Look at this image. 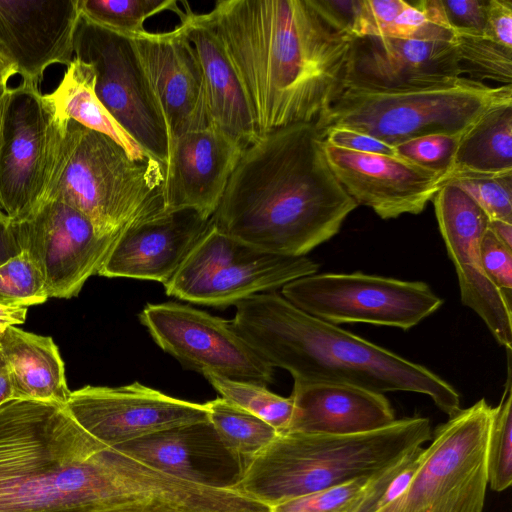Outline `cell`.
Instances as JSON below:
<instances>
[{"label": "cell", "mask_w": 512, "mask_h": 512, "mask_svg": "<svg viewBox=\"0 0 512 512\" xmlns=\"http://www.w3.org/2000/svg\"><path fill=\"white\" fill-rule=\"evenodd\" d=\"M509 104L512 85L466 77L408 90L346 88L314 124L322 138L331 129L347 128L394 147L429 134L463 135L485 114Z\"/></svg>", "instance_id": "52a82bcc"}, {"label": "cell", "mask_w": 512, "mask_h": 512, "mask_svg": "<svg viewBox=\"0 0 512 512\" xmlns=\"http://www.w3.org/2000/svg\"><path fill=\"white\" fill-rule=\"evenodd\" d=\"M21 251L40 268L49 298L76 296L99 270L118 235L102 236L74 207L44 200L22 221L11 223Z\"/></svg>", "instance_id": "5bb4252c"}, {"label": "cell", "mask_w": 512, "mask_h": 512, "mask_svg": "<svg viewBox=\"0 0 512 512\" xmlns=\"http://www.w3.org/2000/svg\"><path fill=\"white\" fill-rule=\"evenodd\" d=\"M210 223L190 209L133 223L119 234L98 275L165 284Z\"/></svg>", "instance_id": "7402d4cb"}, {"label": "cell", "mask_w": 512, "mask_h": 512, "mask_svg": "<svg viewBox=\"0 0 512 512\" xmlns=\"http://www.w3.org/2000/svg\"><path fill=\"white\" fill-rule=\"evenodd\" d=\"M492 409L480 399L438 426L405 490L377 512H483Z\"/></svg>", "instance_id": "ba28073f"}, {"label": "cell", "mask_w": 512, "mask_h": 512, "mask_svg": "<svg viewBox=\"0 0 512 512\" xmlns=\"http://www.w3.org/2000/svg\"><path fill=\"white\" fill-rule=\"evenodd\" d=\"M166 168L135 160L110 137L69 120L64 123L46 199L84 214L102 236L166 213Z\"/></svg>", "instance_id": "8992f818"}, {"label": "cell", "mask_w": 512, "mask_h": 512, "mask_svg": "<svg viewBox=\"0 0 512 512\" xmlns=\"http://www.w3.org/2000/svg\"><path fill=\"white\" fill-rule=\"evenodd\" d=\"M357 206L331 170L315 124L300 123L244 149L212 220L246 244L303 257L335 236Z\"/></svg>", "instance_id": "7a4b0ae2"}, {"label": "cell", "mask_w": 512, "mask_h": 512, "mask_svg": "<svg viewBox=\"0 0 512 512\" xmlns=\"http://www.w3.org/2000/svg\"><path fill=\"white\" fill-rule=\"evenodd\" d=\"M190 428L151 434L114 448L169 475L193 482H205L202 473L191 461L187 445V432Z\"/></svg>", "instance_id": "f1b7e54d"}, {"label": "cell", "mask_w": 512, "mask_h": 512, "mask_svg": "<svg viewBox=\"0 0 512 512\" xmlns=\"http://www.w3.org/2000/svg\"><path fill=\"white\" fill-rule=\"evenodd\" d=\"M422 450V446L413 448L396 463L370 477L356 512H377L395 500L410 482Z\"/></svg>", "instance_id": "e575fe53"}, {"label": "cell", "mask_w": 512, "mask_h": 512, "mask_svg": "<svg viewBox=\"0 0 512 512\" xmlns=\"http://www.w3.org/2000/svg\"><path fill=\"white\" fill-rule=\"evenodd\" d=\"M109 446L64 404L0 405V512H102Z\"/></svg>", "instance_id": "277c9868"}, {"label": "cell", "mask_w": 512, "mask_h": 512, "mask_svg": "<svg viewBox=\"0 0 512 512\" xmlns=\"http://www.w3.org/2000/svg\"><path fill=\"white\" fill-rule=\"evenodd\" d=\"M328 164L350 197L381 219L419 214L446 178L398 156L361 153L324 142Z\"/></svg>", "instance_id": "ac0fdd59"}, {"label": "cell", "mask_w": 512, "mask_h": 512, "mask_svg": "<svg viewBox=\"0 0 512 512\" xmlns=\"http://www.w3.org/2000/svg\"><path fill=\"white\" fill-rule=\"evenodd\" d=\"M444 18L453 31L485 35L488 0H439Z\"/></svg>", "instance_id": "60d3db41"}, {"label": "cell", "mask_w": 512, "mask_h": 512, "mask_svg": "<svg viewBox=\"0 0 512 512\" xmlns=\"http://www.w3.org/2000/svg\"><path fill=\"white\" fill-rule=\"evenodd\" d=\"M448 182H452L469 195L489 220L512 223V174L460 177Z\"/></svg>", "instance_id": "8d00e7d4"}, {"label": "cell", "mask_w": 512, "mask_h": 512, "mask_svg": "<svg viewBox=\"0 0 512 512\" xmlns=\"http://www.w3.org/2000/svg\"><path fill=\"white\" fill-rule=\"evenodd\" d=\"M512 174V104L493 109L460 139L447 182Z\"/></svg>", "instance_id": "4316f807"}, {"label": "cell", "mask_w": 512, "mask_h": 512, "mask_svg": "<svg viewBox=\"0 0 512 512\" xmlns=\"http://www.w3.org/2000/svg\"><path fill=\"white\" fill-rule=\"evenodd\" d=\"M0 350L6 362L14 399L66 404L65 366L50 336L8 326L0 331Z\"/></svg>", "instance_id": "d4e9b609"}, {"label": "cell", "mask_w": 512, "mask_h": 512, "mask_svg": "<svg viewBox=\"0 0 512 512\" xmlns=\"http://www.w3.org/2000/svg\"><path fill=\"white\" fill-rule=\"evenodd\" d=\"M178 16L180 27L192 44L201 68L210 124L246 148L259 135L237 75L224 48L205 19L186 2Z\"/></svg>", "instance_id": "cb8c5ba5"}, {"label": "cell", "mask_w": 512, "mask_h": 512, "mask_svg": "<svg viewBox=\"0 0 512 512\" xmlns=\"http://www.w3.org/2000/svg\"><path fill=\"white\" fill-rule=\"evenodd\" d=\"M205 405L212 430L241 469L279 434L270 424L222 397Z\"/></svg>", "instance_id": "83f0119b"}, {"label": "cell", "mask_w": 512, "mask_h": 512, "mask_svg": "<svg viewBox=\"0 0 512 512\" xmlns=\"http://www.w3.org/2000/svg\"><path fill=\"white\" fill-rule=\"evenodd\" d=\"M79 17L77 0H0V61L39 85L49 66L73 60Z\"/></svg>", "instance_id": "d6986e66"}, {"label": "cell", "mask_w": 512, "mask_h": 512, "mask_svg": "<svg viewBox=\"0 0 512 512\" xmlns=\"http://www.w3.org/2000/svg\"><path fill=\"white\" fill-rule=\"evenodd\" d=\"M10 87L8 85L0 87V134L2 128V120L6 102L9 96Z\"/></svg>", "instance_id": "f907efd6"}, {"label": "cell", "mask_w": 512, "mask_h": 512, "mask_svg": "<svg viewBox=\"0 0 512 512\" xmlns=\"http://www.w3.org/2000/svg\"><path fill=\"white\" fill-rule=\"evenodd\" d=\"M76 422L97 440L118 447L145 436L209 424L204 404L178 399L134 382L84 386L65 404Z\"/></svg>", "instance_id": "9a60e30c"}, {"label": "cell", "mask_w": 512, "mask_h": 512, "mask_svg": "<svg viewBox=\"0 0 512 512\" xmlns=\"http://www.w3.org/2000/svg\"><path fill=\"white\" fill-rule=\"evenodd\" d=\"M14 399L13 387L6 362L0 350V405Z\"/></svg>", "instance_id": "c3c4849f"}, {"label": "cell", "mask_w": 512, "mask_h": 512, "mask_svg": "<svg viewBox=\"0 0 512 512\" xmlns=\"http://www.w3.org/2000/svg\"><path fill=\"white\" fill-rule=\"evenodd\" d=\"M485 36L512 48V0H488Z\"/></svg>", "instance_id": "ee69618b"}, {"label": "cell", "mask_w": 512, "mask_h": 512, "mask_svg": "<svg viewBox=\"0 0 512 512\" xmlns=\"http://www.w3.org/2000/svg\"><path fill=\"white\" fill-rule=\"evenodd\" d=\"M235 307L230 321L235 331L294 381L347 384L382 394L420 393L449 417L461 409L456 389L428 368L303 312L281 294H254Z\"/></svg>", "instance_id": "3957f363"}, {"label": "cell", "mask_w": 512, "mask_h": 512, "mask_svg": "<svg viewBox=\"0 0 512 512\" xmlns=\"http://www.w3.org/2000/svg\"><path fill=\"white\" fill-rule=\"evenodd\" d=\"M323 139L327 144L350 151L397 156L393 146L352 129H331L326 132Z\"/></svg>", "instance_id": "7bdbcfd3"}, {"label": "cell", "mask_w": 512, "mask_h": 512, "mask_svg": "<svg viewBox=\"0 0 512 512\" xmlns=\"http://www.w3.org/2000/svg\"><path fill=\"white\" fill-rule=\"evenodd\" d=\"M463 77L453 42L391 36L352 38L343 89L426 88Z\"/></svg>", "instance_id": "e0dca14e"}, {"label": "cell", "mask_w": 512, "mask_h": 512, "mask_svg": "<svg viewBox=\"0 0 512 512\" xmlns=\"http://www.w3.org/2000/svg\"><path fill=\"white\" fill-rule=\"evenodd\" d=\"M431 437V423L425 417L403 418L382 429L352 435L280 433L240 470L231 485L272 507L370 478Z\"/></svg>", "instance_id": "5b68a950"}, {"label": "cell", "mask_w": 512, "mask_h": 512, "mask_svg": "<svg viewBox=\"0 0 512 512\" xmlns=\"http://www.w3.org/2000/svg\"><path fill=\"white\" fill-rule=\"evenodd\" d=\"M44 96L60 122L73 120L110 137L135 160L152 158L102 105L95 93V74L90 65L73 58L55 89Z\"/></svg>", "instance_id": "484cf974"}, {"label": "cell", "mask_w": 512, "mask_h": 512, "mask_svg": "<svg viewBox=\"0 0 512 512\" xmlns=\"http://www.w3.org/2000/svg\"><path fill=\"white\" fill-rule=\"evenodd\" d=\"M508 353V375L499 404L492 409L487 442L488 484L501 492L512 483V379L511 350Z\"/></svg>", "instance_id": "d6a6232c"}, {"label": "cell", "mask_w": 512, "mask_h": 512, "mask_svg": "<svg viewBox=\"0 0 512 512\" xmlns=\"http://www.w3.org/2000/svg\"><path fill=\"white\" fill-rule=\"evenodd\" d=\"M49 298L44 276L27 252L0 265V303L28 307Z\"/></svg>", "instance_id": "836d02e7"}, {"label": "cell", "mask_w": 512, "mask_h": 512, "mask_svg": "<svg viewBox=\"0 0 512 512\" xmlns=\"http://www.w3.org/2000/svg\"><path fill=\"white\" fill-rule=\"evenodd\" d=\"M202 375L222 398L259 417L279 434L289 429L294 410L291 397L277 395L267 386L229 379L209 371Z\"/></svg>", "instance_id": "f546056e"}, {"label": "cell", "mask_w": 512, "mask_h": 512, "mask_svg": "<svg viewBox=\"0 0 512 512\" xmlns=\"http://www.w3.org/2000/svg\"><path fill=\"white\" fill-rule=\"evenodd\" d=\"M432 200L439 231L457 273L462 303L483 320L500 345L512 350L511 299L489 279L481 258L488 216L452 182L443 184Z\"/></svg>", "instance_id": "2e32d148"}, {"label": "cell", "mask_w": 512, "mask_h": 512, "mask_svg": "<svg viewBox=\"0 0 512 512\" xmlns=\"http://www.w3.org/2000/svg\"><path fill=\"white\" fill-rule=\"evenodd\" d=\"M290 397L294 410L287 432L352 435L382 429L396 420L384 394L353 385L294 381Z\"/></svg>", "instance_id": "603a6c76"}, {"label": "cell", "mask_w": 512, "mask_h": 512, "mask_svg": "<svg viewBox=\"0 0 512 512\" xmlns=\"http://www.w3.org/2000/svg\"><path fill=\"white\" fill-rule=\"evenodd\" d=\"M322 19L339 33L354 37L361 0H309Z\"/></svg>", "instance_id": "b9f144b4"}, {"label": "cell", "mask_w": 512, "mask_h": 512, "mask_svg": "<svg viewBox=\"0 0 512 512\" xmlns=\"http://www.w3.org/2000/svg\"><path fill=\"white\" fill-rule=\"evenodd\" d=\"M406 5L405 0H361L353 38L385 35Z\"/></svg>", "instance_id": "ab89813d"}, {"label": "cell", "mask_w": 512, "mask_h": 512, "mask_svg": "<svg viewBox=\"0 0 512 512\" xmlns=\"http://www.w3.org/2000/svg\"><path fill=\"white\" fill-rule=\"evenodd\" d=\"M63 128L38 84L10 88L0 134V211L11 223L45 200Z\"/></svg>", "instance_id": "7c38bea8"}, {"label": "cell", "mask_w": 512, "mask_h": 512, "mask_svg": "<svg viewBox=\"0 0 512 512\" xmlns=\"http://www.w3.org/2000/svg\"><path fill=\"white\" fill-rule=\"evenodd\" d=\"M369 478L301 495L271 507V512H356Z\"/></svg>", "instance_id": "d590c367"}, {"label": "cell", "mask_w": 512, "mask_h": 512, "mask_svg": "<svg viewBox=\"0 0 512 512\" xmlns=\"http://www.w3.org/2000/svg\"><path fill=\"white\" fill-rule=\"evenodd\" d=\"M74 58L90 65L95 93L115 121L152 158L167 165L169 132L130 38L80 15Z\"/></svg>", "instance_id": "8fae6325"}, {"label": "cell", "mask_w": 512, "mask_h": 512, "mask_svg": "<svg viewBox=\"0 0 512 512\" xmlns=\"http://www.w3.org/2000/svg\"><path fill=\"white\" fill-rule=\"evenodd\" d=\"M139 319L155 343L187 369L263 386L273 382L274 368L230 321L176 302L147 304Z\"/></svg>", "instance_id": "4fadbf2b"}, {"label": "cell", "mask_w": 512, "mask_h": 512, "mask_svg": "<svg viewBox=\"0 0 512 512\" xmlns=\"http://www.w3.org/2000/svg\"><path fill=\"white\" fill-rule=\"evenodd\" d=\"M163 112L170 138L210 124L201 68L180 25L128 37Z\"/></svg>", "instance_id": "44dd1931"}, {"label": "cell", "mask_w": 512, "mask_h": 512, "mask_svg": "<svg viewBox=\"0 0 512 512\" xmlns=\"http://www.w3.org/2000/svg\"><path fill=\"white\" fill-rule=\"evenodd\" d=\"M483 268L493 284L509 299L512 291V249L487 229L481 240Z\"/></svg>", "instance_id": "f35d334b"}, {"label": "cell", "mask_w": 512, "mask_h": 512, "mask_svg": "<svg viewBox=\"0 0 512 512\" xmlns=\"http://www.w3.org/2000/svg\"><path fill=\"white\" fill-rule=\"evenodd\" d=\"M488 229L499 241L512 249V223L502 220H489Z\"/></svg>", "instance_id": "7dc6e473"}, {"label": "cell", "mask_w": 512, "mask_h": 512, "mask_svg": "<svg viewBox=\"0 0 512 512\" xmlns=\"http://www.w3.org/2000/svg\"><path fill=\"white\" fill-rule=\"evenodd\" d=\"M303 257L274 254L235 239L211 223L175 274L163 284L168 296L224 308L258 293L317 273Z\"/></svg>", "instance_id": "9c48e42d"}, {"label": "cell", "mask_w": 512, "mask_h": 512, "mask_svg": "<svg viewBox=\"0 0 512 512\" xmlns=\"http://www.w3.org/2000/svg\"><path fill=\"white\" fill-rule=\"evenodd\" d=\"M81 16L87 20L124 35L135 36L145 31V21L159 13L181 14L176 0H77Z\"/></svg>", "instance_id": "4dcf8cb0"}, {"label": "cell", "mask_w": 512, "mask_h": 512, "mask_svg": "<svg viewBox=\"0 0 512 512\" xmlns=\"http://www.w3.org/2000/svg\"><path fill=\"white\" fill-rule=\"evenodd\" d=\"M463 135L429 134L394 146L398 157L442 174L448 179L452 161Z\"/></svg>", "instance_id": "74e56055"}, {"label": "cell", "mask_w": 512, "mask_h": 512, "mask_svg": "<svg viewBox=\"0 0 512 512\" xmlns=\"http://www.w3.org/2000/svg\"><path fill=\"white\" fill-rule=\"evenodd\" d=\"M21 252L10 220L0 211V265Z\"/></svg>", "instance_id": "f6af8a7d"}, {"label": "cell", "mask_w": 512, "mask_h": 512, "mask_svg": "<svg viewBox=\"0 0 512 512\" xmlns=\"http://www.w3.org/2000/svg\"><path fill=\"white\" fill-rule=\"evenodd\" d=\"M203 15L259 136L315 123L343 91L352 38L328 25L309 0H219Z\"/></svg>", "instance_id": "6da1fadb"}, {"label": "cell", "mask_w": 512, "mask_h": 512, "mask_svg": "<svg viewBox=\"0 0 512 512\" xmlns=\"http://www.w3.org/2000/svg\"><path fill=\"white\" fill-rule=\"evenodd\" d=\"M453 43L463 77L512 85V48L485 35L464 31H454Z\"/></svg>", "instance_id": "1f68e13d"}, {"label": "cell", "mask_w": 512, "mask_h": 512, "mask_svg": "<svg viewBox=\"0 0 512 512\" xmlns=\"http://www.w3.org/2000/svg\"><path fill=\"white\" fill-rule=\"evenodd\" d=\"M15 74L12 68L0 61V87L6 86L9 79Z\"/></svg>", "instance_id": "681fc988"}, {"label": "cell", "mask_w": 512, "mask_h": 512, "mask_svg": "<svg viewBox=\"0 0 512 512\" xmlns=\"http://www.w3.org/2000/svg\"><path fill=\"white\" fill-rule=\"evenodd\" d=\"M244 149L212 124L170 138L166 213L190 209L211 219Z\"/></svg>", "instance_id": "ffe728a7"}, {"label": "cell", "mask_w": 512, "mask_h": 512, "mask_svg": "<svg viewBox=\"0 0 512 512\" xmlns=\"http://www.w3.org/2000/svg\"><path fill=\"white\" fill-rule=\"evenodd\" d=\"M281 295L303 312L334 325L366 323L408 330L437 311L443 300L422 281L355 273L311 274Z\"/></svg>", "instance_id": "30bf717a"}, {"label": "cell", "mask_w": 512, "mask_h": 512, "mask_svg": "<svg viewBox=\"0 0 512 512\" xmlns=\"http://www.w3.org/2000/svg\"><path fill=\"white\" fill-rule=\"evenodd\" d=\"M28 308L0 303V331L8 326L22 324L26 320Z\"/></svg>", "instance_id": "bcb514c9"}]
</instances>
